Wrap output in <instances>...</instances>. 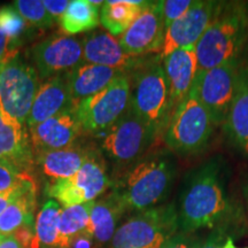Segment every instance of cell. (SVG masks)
Instances as JSON below:
<instances>
[{"instance_id":"cell-1","label":"cell","mask_w":248,"mask_h":248,"mask_svg":"<svg viewBox=\"0 0 248 248\" xmlns=\"http://www.w3.org/2000/svg\"><path fill=\"white\" fill-rule=\"evenodd\" d=\"M176 206L179 232L195 233L212 229L228 233L234 208L226 193L221 160H209L188 173Z\"/></svg>"},{"instance_id":"cell-2","label":"cell","mask_w":248,"mask_h":248,"mask_svg":"<svg viewBox=\"0 0 248 248\" xmlns=\"http://www.w3.org/2000/svg\"><path fill=\"white\" fill-rule=\"evenodd\" d=\"M177 176L175 154L167 150L153 151L121 169L111 179V192L126 213H139L160 206L171 192Z\"/></svg>"},{"instance_id":"cell-3","label":"cell","mask_w":248,"mask_h":248,"mask_svg":"<svg viewBox=\"0 0 248 248\" xmlns=\"http://www.w3.org/2000/svg\"><path fill=\"white\" fill-rule=\"evenodd\" d=\"M198 73L229 62L247 61L248 2L225 1L216 17L195 45Z\"/></svg>"},{"instance_id":"cell-4","label":"cell","mask_w":248,"mask_h":248,"mask_svg":"<svg viewBox=\"0 0 248 248\" xmlns=\"http://www.w3.org/2000/svg\"><path fill=\"white\" fill-rule=\"evenodd\" d=\"M130 108L159 138L171 116L169 84L159 57L147 58L130 73Z\"/></svg>"},{"instance_id":"cell-5","label":"cell","mask_w":248,"mask_h":248,"mask_svg":"<svg viewBox=\"0 0 248 248\" xmlns=\"http://www.w3.org/2000/svg\"><path fill=\"white\" fill-rule=\"evenodd\" d=\"M216 125L192 86L172 111L163 133L166 146L173 154L187 156L200 153L212 139Z\"/></svg>"},{"instance_id":"cell-6","label":"cell","mask_w":248,"mask_h":248,"mask_svg":"<svg viewBox=\"0 0 248 248\" xmlns=\"http://www.w3.org/2000/svg\"><path fill=\"white\" fill-rule=\"evenodd\" d=\"M178 229L175 202L136 213L119 225L107 248H162Z\"/></svg>"},{"instance_id":"cell-7","label":"cell","mask_w":248,"mask_h":248,"mask_svg":"<svg viewBox=\"0 0 248 248\" xmlns=\"http://www.w3.org/2000/svg\"><path fill=\"white\" fill-rule=\"evenodd\" d=\"M39 88V76L35 67L16 52L0 63V109L21 125H27Z\"/></svg>"},{"instance_id":"cell-8","label":"cell","mask_w":248,"mask_h":248,"mask_svg":"<svg viewBox=\"0 0 248 248\" xmlns=\"http://www.w3.org/2000/svg\"><path fill=\"white\" fill-rule=\"evenodd\" d=\"M100 138L102 154L119 169L141 159L157 139L154 130L139 119L130 107Z\"/></svg>"},{"instance_id":"cell-9","label":"cell","mask_w":248,"mask_h":248,"mask_svg":"<svg viewBox=\"0 0 248 248\" xmlns=\"http://www.w3.org/2000/svg\"><path fill=\"white\" fill-rule=\"evenodd\" d=\"M130 107V73L114 80L106 89L82 100L75 113L84 132L100 137Z\"/></svg>"},{"instance_id":"cell-10","label":"cell","mask_w":248,"mask_h":248,"mask_svg":"<svg viewBox=\"0 0 248 248\" xmlns=\"http://www.w3.org/2000/svg\"><path fill=\"white\" fill-rule=\"evenodd\" d=\"M241 66L229 62L212 69L198 73L193 86L200 101L208 110L215 125L224 124L233 98L235 78Z\"/></svg>"},{"instance_id":"cell-11","label":"cell","mask_w":248,"mask_h":248,"mask_svg":"<svg viewBox=\"0 0 248 248\" xmlns=\"http://www.w3.org/2000/svg\"><path fill=\"white\" fill-rule=\"evenodd\" d=\"M225 1L195 0L192 7L166 30L162 48L157 54L162 60L176 49L197 45L199 39L221 13Z\"/></svg>"},{"instance_id":"cell-12","label":"cell","mask_w":248,"mask_h":248,"mask_svg":"<svg viewBox=\"0 0 248 248\" xmlns=\"http://www.w3.org/2000/svg\"><path fill=\"white\" fill-rule=\"evenodd\" d=\"M39 78H52L69 73L84 63L82 39L73 36H51L31 49Z\"/></svg>"},{"instance_id":"cell-13","label":"cell","mask_w":248,"mask_h":248,"mask_svg":"<svg viewBox=\"0 0 248 248\" xmlns=\"http://www.w3.org/2000/svg\"><path fill=\"white\" fill-rule=\"evenodd\" d=\"M166 28L162 16V0L146 1L119 42L123 51L130 57H148L160 53Z\"/></svg>"},{"instance_id":"cell-14","label":"cell","mask_w":248,"mask_h":248,"mask_svg":"<svg viewBox=\"0 0 248 248\" xmlns=\"http://www.w3.org/2000/svg\"><path fill=\"white\" fill-rule=\"evenodd\" d=\"M29 139L32 151L37 154L63 150L74 145L83 132L77 119L75 107L29 128Z\"/></svg>"},{"instance_id":"cell-15","label":"cell","mask_w":248,"mask_h":248,"mask_svg":"<svg viewBox=\"0 0 248 248\" xmlns=\"http://www.w3.org/2000/svg\"><path fill=\"white\" fill-rule=\"evenodd\" d=\"M85 63L98 64L131 73L148 57H130L123 51L119 39L105 31H93L82 38Z\"/></svg>"},{"instance_id":"cell-16","label":"cell","mask_w":248,"mask_h":248,"mask_svg":"<svg viewBox=\"0 0 248 248\" xmlns=\"http://www.w3.org/2000/svg\"><path fill=\"white\" fill-rule=\"evenodd\" d=\"M169 84L171 114L179 102L191 91L198 74L195 46H186L173 51L161 60Z\"/></svg>"},{"instance_id":"cell-17","label":"cell","mask_w":248,"mask_h":248,"mask_svg":"<svg viewBox=\"0 0 248 248\" xmlns=\"http://www.w3.org/2000/svg\"><path fill=\"white\" fill-rule=\"evenodd\" d=\"M0 162L29 172L35 164L26 126L15 122L0 109Z\"/></svg>"},{"instance_id":"cell-18","label":"cell","mask_w":248,"mask_h":248,"mask_svg":"<svg viewBox=\"0 0 248 248\" xmlns=\"http://www.w3.org/2000/svg\"><path fill=\"white\" fill-rule=\"evenodd\" d=\"M223 125L231 144L248 155V60L238 70L233 98Z\"/></svg>"},{"instance_id":"cell-19","label":"cell","mask_w":248,"mask_h":248,"mask_svg":"<svg viewBox=\"0 0 248 248\" xmlns=\"http://www.w3.org/2000/svg\"><path fill=\"white\" fill-rule=\"evenodd\" d=\"M124 74L129 73L85 62L76 69L69 71L64 76L73 106L75 107L78 102L106 89Z\"/></svg>"},{"instance_id":"cell-20","label":"cell","mask_w":248,"mask_h":248,"mask_svg":"<svg viewBox=\"0 0 248 248\" xmlns=\"http://www.w3.org/2000/svg\"><path fill=\"white\" fill-rule=\"evenodd\" d=\"M73 106L66 76H55L40 84L27 120L28 128L51 119Z\"/></svg>"},{"instance_id":"cell-21","label":"cell","mask_w":248,"mask_h":248,"mask_svg":"<svg viewBox=\"0 0 248 248\" xmlns=\"http://www.w3.org/2000/svg\"><path fill=\"white\" fill-rule=\"evenodd\" d=\"M125 213L122 203L111 191L102 199L92 201L89 231L99 248L108 247Z\"/></svg>"},{"instance_id":"cell-22","label":"cell","mask_w":248,"mask_h":248,"mask_svg":"<svg viewBox=\"0 0 248 248\" xmlns=\"http://www.w3.org/2000/svg\"><path fill=\"white\" fill-rule=\"evenodd\" d=\"M71 179L82 193L85 202L95 201L113 184L108 173L106 157L100 150L94 147L91 148L84 164Z\"/></svg>"},{"instance_id":"cell-23","label":"cell","mask_w":248,"mask_h":248,"mask_svg":"<svg viewBox=\"0 0 248 248\" xmlns=\"http://www.w3.org/2000/svg\"><path fill=\"white\" fill-rule=\"evenodd\" d=\"M91 148V146L75 142L63 150L37 154L35 161L43 173L51 179L71 178L84 164Z\"/></svg>"},{"instance_id":"cell-24","label":"cell","mask_w":248,"mask_h":248,"mask_svg":"<svg viewBox=\"0 0 248 248\" xmlns=\"http://www.w3.org/2000/svg\"><path fill=\"white\" fill-rule=\"evenodd\" d=\"M146 1L121 0L105 1L100 12V23L114 37H121L140 13Z\"/></svg>"},{"instance_id":"cell-25","label":"cell","mask_w":248,"mask_h":248,"mask_svg":"<svg viewBox=\"0 0 248 248\" xmlns=\"http://www.w3.org/2000/svg\"><path fill=\"white\" fill-rule=\"evenodd\" d=\"M100 23V12L90 0H73L67 11L59 18L61 30L66 36L88 32Z\"/></svg>"},{"instance_id":"cell-26","label":"cell","mask_w":248,"mask_h":248,"mask_svg":"<svg viewBox=\"0 0 248 248\" xmlns=\"http://www.w3.org/2000/svg\"><path fill=\"white\" fill-rule=\"evenodd\" d=\"M36 204V190L24 192L0 215V233L12 235L18 229L30 225Z\"/></svg>"},{"instance_id":"cell-27","label":"cell","mask_w":248,"mask_h":248,"mask_svg":"<svg viewBox=\"0 0 248 248\" xmlns=\"http://www.w3.org/2000/svg\"><path fill=\"white\" fill-rule=\"evenodd\" d=\"M91 203L86 202L61 208L58 248H69L74 238L89 230Z\"/></svg>"},{"instance_id":"cell-28","label":"cell","mask_w":248,"mask_h":248,"mask_svg":"<svg viewBox=\"0 0 248 248\" xmlns=\"http://www.w3.org/2000/svg\"><path fill=\"white\" fill-rule=\"evenodd\" d=\"M61 207L57 201L48 200L37 214L35 234L38 246L43 248H58L59 223Z\"/></svg>"},{"instance_id":"cell-29","label":"cell","mask_w":248,"mask_h":248,"mask_svg":"<svg viewBox=\"0 0 248 248\" xmlns=\"http://www.w3.org/2000/svg\"><path fill=\"white\" fill-rule=\"evenodd\" d=\"M15 9L30 26L46 29L53 26L54 20L39 0H16L13 2Z\"/></svg>"},{"instance_id":"cell-30","label":"cell","mask_w":248,"mask_h":248,"mask_svg":"<svg viewBox=\"0 0 248 248\" xmlns=\"http://www.w3.org/2000/svg\"><path fill=\"white\" fill-rule=\"evenodd\" d=\"M28 23L14 6H4L0 8V30L7 37L12 45L16 44L27 32Z\"/></svg>"},{"instance_id":"cell-31","label":"cell","mask_w":248,"mask_h":248,"mask_svg":"<svg viewBox=\"0 0 248 248\" xmlns=\"http://www.w3.org/2000/svg\"><path fill=\"white\" fill-rule=\"evenodd\" d=\"M47 194L51 198L57 199L63 206V208L86 203L82 193L71 178L52 179L47 186Z\"/></svg>"},{"instance_id":"cell-32","label":"cell","mask_w":248,"mask_h":248,"mask_svg":"<svg viewBox=\"0 0 248 248\" xmlns=\"http://www.w3.org/2000/svg\"><path fill=\"white\" fill-rule=\"evenodd\" d=\"M30 187H36V184L29 172L0 162V193Z\"/></svg>"},{"instance_id":"cell-33","label":"cell","mask_w":248,"mask_h":248,"mask_svg":"<svg viewBox=\"0 0 248 248\" xmlns=\"http://www.w3.org/2000/svg\"><path fill=\"white\" fill-rule=\"evenodd\" d=\"M195 0H162V16L166 30L193 6Z\"/></svg>"},{"instance_id":"cell-34","label":"cell","mask_w":248,"mask_h":248,"mask_svg":"<svg viewBox=\"0 0 248 248\" xmlns=\"http://www.w3.org/2000/svg\"><path fill=\"white\" fill-rule=\"evenodd\" d=\"M203 239L197 233L177 232L163 245L162 248H201Z\"/></svg>"},{"instance_id":"cell-35","label":"cell","mask_w":248,"mask_h":248,"mask_svg":"<svg viewBox=\"0 0 248 248\" xmlns=\"http://www.w3.org/2000/svg\"><path fill=\"white\" fill-rule=\"evenodd\" d=\"M70 1L68 0H44L43 5L51 15L52 18H60L63 15L64 12L67 11L68 6H69Z\"/></svg>"},{"instance_id":"cell-36","label":"cell","mask_w":248,"mask_h":248,"mask_svg":"<svg viewBox=\"0 0 248 248\" xmlns=\"http://www.w3.org/2000/svg\"><path fill=\"white\" fill-rule=\"evenodd\" d=\"M226 232L223 230H212L206 239H203V244L201 248H222L223 244H224V239H226Z\"/></svg>"},{"instance_id":"cell-37","label":"cell","mask_w":248,"mask_h":248,"mask_svg":"<svg viewBox=\"0 0 248 248\" xmlns=\"http://www.w3.org/2000/svg\"><path fill=\"white\" fill-rule=\"evenodd\" d=\"M31 190H36V187L22 188V190H15L11 192H6V193H0V215H1L9 204L14 202V201L16 200L21 194H23L24 192L31 191Z\"/></svg>"},{"instance_id":"cell-38","label":"cell","mask_w":248,"mask_h":248,"mask_svg":"<svg viewBox=\"0 0 248 248\" xmlns=\"http://www.w3.org/2000/svg\"><path fill=\"white\" fill-rule=\"evenodd\" d=\"M69 248H99L95 244L94 239H93L92 234L90 231H85L83 233L77 235L71 241Z\"/></svg>"},{"instance_id":"cell-39","label":"cell","mask_w":248,"mask_h":248,"mask_svg":"<svg viewBox=\"0 0 248 248\" xmlns=\"http://www.w3.org/2000/svg\"><path fill=\"white\" fill-rule=\"evenodd\" d=\"M12 43L9 42L7 37H6L4 33L0 30V63L5 60L6 58L9 57L13 52L11 51Z\"/></svg>"},{"instance_id":"cell-40","label":"cell","mask_w":248,"mask_h":248,"mask_svg":"<svg viewBox=\"0 0 248 248\" xmlns=\"http://www.w3.org/2000/svg\"><path fill=\"white\" fill-rule=\"evenodd\" d=\"M0 248H23V246L14 235H8V237H5L4 240L1 241Z\"/></svg>"},{"instance_id":"cell-41","label":"cell","mask_w":248,"mask_h":248,"mask_svg":"<svg viewBox=\"0 0 248 248\" xmlns=\"http://www.w3.org/2000/svg\"><path fill=\"white\" fill-rule=\"evenodd\" d=\"M222 248H238V247H235V245L233 243V239H232L231 237H228L225 239L224 244H223Z\"/></svg>"},{"instance_id":"cell-42","label":"cell","mask_w":248,"mask_h":248,"mask_svg":"<svg viewBox=\"0 0 248 248\" xmlns=\"http://www.w3.org/2000/svg\"><path fill=\"white\" fill-rule=\"evenodd\" d=\"M4 238H5V235H2L1 233H0V244H1V241L4 240Z\"/></svg>"}]
</instances>
